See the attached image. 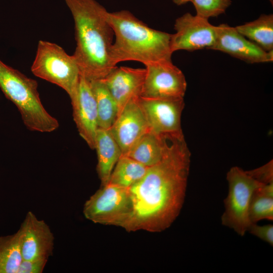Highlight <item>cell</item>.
I'll return each mask as SVG.
<instances>
[{"label":"cell","mask_w":273,"mask_h":273,"mask_svg":"<svg viewBox=\"0 0 273 273\" xmlns=\"http://www.w3.org/2000/svg\"><path fill=\"white\" fill-rule=\"evenodd\" d=\"M190 158L184 135L171 136L164 158L128 189L132 210L122 228L157 233L172 224L184 202Z\"/></svg>","instance_id":"6da1fadb"},{"label":"cell","mask_w":273,"mask_h":273,"mask_svg":"<svg viewBox=\"0 0 273 273\" xmlns=\"http://www.w3.org/2000/svg\"><path fill=\"white\" fill-rule=\"evenodd\" d=\"M74 23L76 46L72 55L80 75L88 81L102 79L116 66L111 57L114 32L108 11L95 0H64Z\"/></svg>","instance_id":"7a4b0ae2"},{"label":"cell","mask_w":273,"mask_h":273,"mask_svg":"<svg viewBox=\"0 0 273 273\" xmlns=\"http://www.w3.org/2000/svg\"><path fill=\"white\" fill-rule=\"evenodd\" d=\"M115 39L111 57L115 65L135 61L144 65L171 61V34L153 29L128 10L108 12Z\"/></svg>","instance_id":"3957f363"},{"label":"cell","mask_w":273,"mask_h":273,"mask_svg":"<svg viewBox=\"0 0 273 273\" xmlns=\"http://www.w3.org/2000/svg\"><path fill=\"white\" fill-rule=\"evenodd\" d=\"M37 88L36 80L0 59V88L17 107L25 126L31 131L51 132L59 123L43 107Z\"/></svg>","instance_id":"277c9868"},{"label":"cell","mask_w":273,"mask_h":273,"mask_svg":"<svg viewBox=\"0 0 273 273\" xmlns=\"http://www.w3.org/2000/svg\"><path fill=\"white\" fill-rule=\"evenodd\" d=\"M36 76L63 88L71 99L75 94L80 76L77 63L56 43L40 40L31 67Z\"/></svg>","instance_id":"5b68a950"},{"label":"cell","mask_w":273,"mask_h":273,"mask_svg":"<svg viewBox=\"0 0 273 273\" xmlns=\"http://www.w3.org/2000/svg\"><path fill=\"white\" fill-rule=\"evenodd\" d=\"M226 179L229 192L224 201L225 210L221 216V222L243 236L251 224L248 210L252 196L255 190L264 184L237 166L230 169Z\"/></svg>","instance_id":"8992f818"},{"label":"cell","mask_w":273,"mask_h":273,"mask_svg":"<svg viewBox=\"0 0 273 273\" xmlns=\"http://www.w3.org/2000/svg\"><path fill=\"white\" fill-rule=\"evenodd\" d=\"M132 210L128 189L101 186L83 205L84 217L95 223L122 228Z\"/></svg>","instance_id":"52a82bcc"},{"label":"cell","mask_w":273,"mask_h":273,"mask_svg":"<svg viewBox=\"0 0 273 273\" xmlns=\"http://www.w3.org/2000/svg\"><path fill=\"white\" fill-rule=\"evenodd\" d=\"M145 66L146 74L141 97L184 98L187 86L186 78L172 61L153 63Z\"/></svg>","instance_id":"ba28073f"},{"label":"cell","mask_w":273,"mask_h":273,"mask_svg":"<svg viewBox=\"0 0 273 273\" xmlns=\"http://www.w3.org/2000/svg\"><path fill=\"white\" fill-rule=\"evenodd\" d=\"M175 33L171 34V50L194 51L204 48L210 49L215 43L216 26L208 19L186 13L177 18L174 24Z\"/></svg>","instance_id":"9c48e42d"},{"label":"cell","mask_w":273,"mask_h":273,"mask_svg":"<svg viewBox=\"0 0 273 273\" xmlns=\"http://www.w3.org/2000/svg\"><path fill=\"white\" fill-rule=\"evenodd\" d=\"M139 103L151 131L160 135H183L181 117L184 98L151 99L140 97Z\"/></svg>","instance_id":"30bf717a"},{"label":"cell","mask_w":273,"mask_h":273,"mask_svg":"<svg viewBox=\"0 0 273 273\" xmlns=\"http://www.w3.org/2000/svg\"><path fill=\"white\" fill-rule=\"evenodd\" d=\"M24 260L48 259L52 255L55 237L49 225L28 211L19 228Z\"/></svg>","instance_id":"8fae6325"},{"label":"cell","mask_w":273,"mask_h":273,"mask_svg":"<svg viewBox=\"0 0 273 273\" xmlns=\"http://www.w3.org/2000/svg\"><path fill=\"white\" fill-rule=\"evenodd\" d=\"M217 35L210 49L227 53L250 63L270 62L273 51L267 52L240 33L235 27L226 24L216 26Z\"/></svg>","instance_id":"7c38bea8"},{"label":"cell","mask_w":273,"mask_h":273,"mask_svg":"<svg viewBox=\"0 0 273 273\" xmlns=\"http://www.w3.org/2000/svg\"><path fill=\"white\" fill-rule=\"evenodd\" d=\"M70 100L73 120L79 134L89 147L94 150L99 128L97 105L89 81L81 75L76 92Z\"/></svg>","instance_id":"4fadbf2b"},{"label":"cell","mask_w":273,"mask_h":273,"mask_svg":"<svg viewBox=\"0 0 273 273\" xmlns=\"http://www.w3.org/2000/svg\"><path fill=\"white\" fill-rule=\"evenodd\" d=\"M139 98L131 100L125 105L109 129L119 146L122 155H125L144 134L150 130Z\"/></svg>","instance_id":"5bb4252c"},{"label":"cell","mask_w":273,"mask_h":273,"mask_svg":"<svg viewBox=\"0 0 273 273\" xmlns=\"http://www.w3.org/2000/svg\"><path fill=\"white\" fill-rule=\"evenodd\" d=\"M146 74V68L116 66L102 79L116 103L118 114L129 101L141 96Z\"/></svg>","instance_id":"9a60e30c"},{"label":"cell","mask_w":273,"mask_h":273,"mask_svg":"<svg viewBox=\"0 0 273 273\" xmlns=\"http://www.w3.org/2000/svg\"><path fill=\"white\" fill-rule=\"evenodd\" d=\"M170 135L158 134L150 130L144 134L124 155L149 167L159 163L165 155Z\"/></svg>","instance_id":"2e32d148"},{"label":"cell","mask_w":273,"mask_h":273,"mask_svg":"<svg viewBox=\"0 0 273 273\" xmlns=\"http://www.w3.org/2000/svg\"><path fill=\"white\" fill-rule=\"evenodd\" d=\"M95 149L97 151V171L101 186L106 185L119 159L121 150L109 129L99 128L97 131Z\"/></svg>","instance_id":"e0dca14e"},{"label":"cell","mask_w":273,"mask_h":273,"mask_svg":"<svg viewBox=\"0 0 273 273\" xmlns=\"http://www.w3.org/2000/svg\"><path fill=\"white\" fill-rule=\"evenodd\" d=\"M235 28L240 33L264 51H273L272 14H261L257 19Z\"/></svg>","instance_id":"ac0fdd59"},{"label":"cell","mask_w":273,"mask_h":273,"mask_svg":"<svg viewBox=\"0 0 273 273\" xmlns=\"http://www.w3.org/2000/svg\"><path fill=\"white\" fill-rule=\"evenodd\" d=\"M89 82L96 102L98 127L109 129L118 114L116 103L102 79Z\"/></svg>","instance_id":"d6986e66"},{"label":"cell","mask_w":273,"mask_h":273,"mask_svg":"<svg viewBox=\"0 0 273 273\" xmlns=\"http://www.w3.org/2000/svg\"><path fill=\"white\" fill-rule=\"evenodd\" d=\"M148 168L135 160L122 155L116 163L107 184L128 189L144 176Z\"/></svg>","instance_id":"ffe728a7"},{"label":"cell","mask_w":273,"mask_h":273,"mask_svg":"<svg viewBox=\"0 0 273 273\" xmlns=\"http://www.w3.org/2000/svg\"><path fill=\"white\" fill-rule=\"evenodd\" d=\"M22 234L20 229L14 234L0 237V273H17L23 260Z\"/></svg>","instance_id":"44dd1931"},{"label":"cell","mask_w":273,"mask_h":273,"mask_svg":"<svg viewBox=\"0 0 273 273\" xmlns=\"http://www.w3.org/2000/svg\"><path fill=\"white\" fill-rule=\"evenodd\" d=\"M258 188L253 193L249 207L248 217L251 223L263 219L273 220V197L262 193Z\"/></svg>","instance_id":"7402d4cb"},{"label":"cell","mask_w":273,"mask_h":273,"mask_svg":"<svg viewBox=\"0 0 273 273\" xmlns=\"http://www.w3.org/2000/svg\"><path fill=\"white\" fill-rule=\"evenodd\" d=\"M196 15L208 19L224 13L231 5V0H191Z\"/></svg>","instance_id":"603a6c76"},{"label":"cell","mask_w":273,"mask_h":273,"mask_svg":"<svg viewBox=\"0 0 273 273\" xmlns=\"http://www.w3.org/2000/svg\"><path fill=\"white\" fill-rule=\"evenodd\" d=\"M246 171L250 176L260 183L264 184L273 183L272 160L258 168Z\"/></svg>","instance_id":"cb8c5ba5"},{"label":"cell","mask_w":273,"mask_h":273,"mask_svg":"<svg viewBox=\"0 0 273 273\" xmlns=\"http://www.w3.org/2000/svg\"><path fill=\"white\" fill-rule=\"evenodd\" d=\"M248 231L272 246H273L272 224L259 225L257 224V223H251Z\"/></svg>","instance_id":"d4e9b609"},{"label":"cell","mask_w":273,"mask_h":273,"mask_svg":"<svg viewBox=\"0 0 273 273\" xmlns=\"http://www.w3.org/2000/svg\"><path fill=\"white\" fill-rule=\"evenodd\" d=\"M48 259H23L17 273H41L47 263Z\"/></svg>","instance_id":"484cf974"},{"label":"cell","mask_w":273,"mask_h":273,"mask_svg":"<svg viewBox=\"0 0 273 273\" xmlns=\"http://www.w3.org/2000/svg\"><path fill=\"white\" fill-rule=\"evenodd\" d=\"M172 2L178 6H180L186 4L188 2H191V0H172Z\"/></svg>","instance_id":"4316f807"},{"label":"cell","mask_w":273,"mask_h":273,"mask_svg":"<svg viewBox=\"0 0 273 273\" xmlns=\"http://www.w3.org/2000/svg\"><path fill=\"white\" fill-rule=\"evenodd\" d=\"M271 3H272V0H269Z\"/></svg>","instance_id":"83f0119b"}]
</instances>
